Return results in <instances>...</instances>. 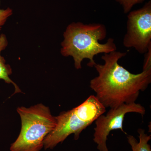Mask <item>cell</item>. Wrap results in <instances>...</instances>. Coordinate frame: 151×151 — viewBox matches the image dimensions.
I'll return each instance as SVG.
<instances>
[{
  "instance_id": "6",
  "label": "cell",
  "mask_w": 151,
  "mask_h": 151,
  "mask_svg": "<svg viewBox=\"0 0 151 151\" xmlns=\"http://www.w3.org/2000/svg\"><path fill=\"white\" fill-rule=\"evenodd\" d=\"M136 113L145 115L146 110L139 103L124 104L119 107L111 108L106 116L102 114L95 120L93 141L97 144L99 151H109L107 145V138L110 132L113 130H121L127 134L123 129L125 115L128 113Z\"/></svg>"
},
{
  "instance_id": "5",
  "label": "cell",
  "mask_w": 151,
  "mask_h": 151,
  "mask_svg": "<svg viewBox=\"0 0 151 151\" xmlns=\"http://www.w3.org/2000/svg\"><path fill=\"white\" fill-rule=\"evenodd\" d=\"M123 44L127 48L133 47L141 54L146 53L151 47V1L128 15Z\"/></svg>"
},
{
  "instance_id": "7",
  "label": "cell",
  "mask_w": 151,
  "mask_h": 151,
  "mask_svg": "<svg viewBox=\"0 0 151 151\" xmlns=\"http://www.w3.org/2000/svg\"><path fill=\"white\" fill-rule=\"evenodd\" d=\"M8 40L4 34L0 35V79L4 80L6 83L12 84L15 87L14 94L22 92L19 86L10 78L9 76L12 73V67L6 63V60L2 56L1 53L5 50L8 45Z\"/></svg>"
},
{
  "instance_id": "3",
  "label": "cell",
  "mask_w": 151,
  "mask_h": 151,
  "mask_svg": "<svg viewBox=\"0 0 151 151\" xmlns=\"http://www.w3.org/2000/svg\"><path fill=\"white\" fill-rule=\"evenodd\" d=\"M105 112L106 108L95 95H90L80 105L55 117L56 126L45 139L43 147L54 148L72 134L78 140L81 132Z\"/></svg>"
},
{
  "instance_id": "11",
  "label": "cell",
  "mask_w": 151,
  "mask_h": 151,
  "mask_svg": "<svg viewBox=\"0 0 151 151\" xmlns=\"http://www.w3.org/2000/svg\"><path fill=\"white\" fill-rule=\"evenodd\" d=\"M151 68V47L145 53V60L143 64V70Z\"/></svg>"
},
{
  "instance_id": "1",
  "label": "cell",
  "mask_w": 151,
  "mask_h": 151,
  "mask_svg": "<svg viewBox=\"0 0 151 151\" xmlns=\"http://www.w3.org/2000/svg\"><path fill=\"white\" fill-rule=\"evenodd\" d=\"M127 54L117 51L104 53L101 57L104 64L94 65L98 75L90 81V87L106 108L135 103L141 91L151 83V68L134 74L119 65V60Z\"/></svg>"
},
{
  "instance_id": "2",
  "label": "cell",
  "mask_w": 151,
  "mask_h": 151,
  "mask_svg": "<svg viewBox=\"0 0 151 151\" xmlns=\"http://www.w3.org/2000/svg\"><path fill=\"white\" fill-rule=\"evenodd\" d=\"M107 30L101 24H84L72 22L68 26L63 33L64 39L61 43L60 53L62 56H71L76 69L82 68L84 59H89V67H94V58L100 53H108L116 51L117 47L113 38L108 39L105 44L99 41L106 37Z\"/></svg>"
},
{
  "instance_id": "9",
  "label": "cell",
  "mask_w": 151,
  "mask_h": 151,
  "mask_svg": "<svg viewBox=\"0 0 151 151\" xmlns=\"http://www.w3.org/2000/svg\"><path fill=\"white\" fill-rule=\"evenodd\" d=\"M123 7L124 12L128 13L130 12L132 8L137 4H140L145 0H116Z\"/></svg>"
},
{
  "instance_id": "8",
  "label": "cell",
  "mask_w": 151,
  "mask_h": 151,
  "mask_svg": "<svg viewBox=\"0 0 151 151\" xmlns=\"http://www.w3.org/2000/svg\"><path fill=\"white\" fill-rule=\"evenodd\" d=\"M138 133L139 142L132 135H128L127 137L132 151H151V146L148 143L151 140V135L146 134L145 130L142 129H138Z\"/></svg>"
},
{
  "instance_id": "4",
  "label": "cell",
  "mask_w": 151,
  "mask_h": 151,
  "mask_svg": "<svg viewBox=\"0 0 151 151\" xmlns=\"http://www.w3.org/2000/svg\"><path fill=\"white\" fill-rule=\"evenodd\" d=\"M22 127L17 139L11 145L10 151H40L46 136L56 126L55 117L48 107L42 104L29 108L18 107Z\"/></svg>"
},
{
  "instance_id": "10",
  "label": "cell",
  "mask_w": 151,
  "mask_h": 151,
  "mask_svg": "<svg viewBox=\"0 0 151 151\" xmlns=\"http://www.w3.org/2000/svg\"><path fill=\"white\" fill-rule=\"evenodd\" d=\"M13 10L10 8L0 9V31L9 18L12 15Z\"/></svg>"
}]
</instances>
